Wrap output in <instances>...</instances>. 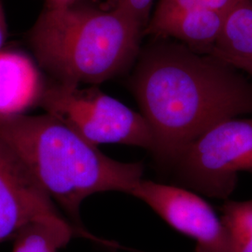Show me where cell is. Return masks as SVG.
Instances as JSON below:
<instances>
[{
    "label": "cell",
    "instance_id": "cell-8",
    "mask_svg": "<svg viewBox=\"0 0 252 252\" xmlns=\"http://www.w3.org/2000/svg\"><path fill=\"white\" fill-rule=\"evenodd\" d=\"M225 18L226 14L214 10L159 3L143 35L175 38L196 52L205 53L216 45Z\"/></svg>",
    "mask_w": 252,
    "mask_h": 252
},
{
    "label": "cell",
    "instance_id": "cell-3",
    "mask_svg": "<svg viewBox=\"0 0 252 252\" xmlns=\"http://www.w3.org/2000/svg\"><path fill=\"white\" fill-rule=\"evenodd\" d=\"M144 27L117 5L44 9L29 32L38 64L54 81L96 85L123 74L138 56Z\"/></svg>",
    "mask_w": 252,
    "mask_h": 252
},
{
    "label": "cell",
    "instance_id": "cell-7",
    "mask_svg": "<svg viewBox=\"0 0 252 252\" xmlns=\"http://www.w3.org/2000/svg\"><path fill=\"white\" fill-rule=\"evenodd\" d=\"M64 219L26 164L0 139V243L28 223Z\"/></svg>",
    "mask_w": 252,
    "mask_h": 252
},
{
    "label": "cell",
    "instance_id": "cell-6",
    "mask_svg": "<svg viewBox=\"0 0 252 252\" xmlns=\"http://www.w3.org/2000/svg\"><path fill=\"white\" fill-rule=\"evenodd\" d=\"M129 194L152 207L174 229L192 238L196 242L195 252H231V238L221 218L196 193L141 180Z\"/></svg>",
    "mask_w": 252,
    "mask_h": 252
},
{
    "label": "cell",
    "instance_id": "cell-4",
    "mask_svg": "<svg viewBox=\"0 0 252 252\" xmlns=\"http://www.w3.org/2000/svg\"><path fill=\"white\" fill-rule=\"evenodd\" d=\"M38 106L91 144H124L152 150L153 134L141 113L95 86L54 81L46 84Z\"/></svg>",
    "mask_w": 252,
    "mask_h": 252
},
{
    "label": "cell",
    "instance_id": "cell-5",
    "mask_svg": "<svg viewBox=\"0 0 252 252\" xmlns=\"http://www.w3.org/2000/svg\"><path fill=\"white\" fill-rule=\"evenodd\" d=\"M178 185L227 199L239 172L252 173V118L226 120L189 145L169 167Z\"/></svg>",
    "mask_w": 252,
    "mask_h": 252
},
{
    "label": "cell",
    "instance_id": "cell-13",
    "mask_svg": "<svg viewBox=\"0 0 252 252\" xmlns=\"http://www.w3.org/2000/svg\"><path fill=\"white\" fill-rule=\"evenodd\" d=\"M242 0H160L159 3L180 8L209 9L228 14Z\"/></svg>",
    "mask_w": 252,
    "mask_h": 252
},
{
    "label": "cell",
    "instance_id": "cell-17",
    "mask_svg": "<svg viewBox=\"0 0 252 252\" xmlns=\"http://www.w3.org/2000/svg\"><path fill=\"white\" fill-rule=\"evenodd\" d=\"M7 36V22L5 17V12L3 9V6L0 2V52L1 48L4 44V41Z\"/></svg>",
    "mask_w": 252,
    "mask_h": 252
},
{
    "label": "cell",
    "instance_id": "cell-11",
    "mask_svg": "<svg viewBox=\"0 0 252 252\" xmlns=\"http://www.w3.org/2000/svg\"><path fill=\"white\" fill-rule=\"evenodd\" d=\"M81 234L65 219L38 220L24 226L13 240L12 252H58Z\"/></svg>",
    "mask_w": 252,
    "mask_h": 252
},
{
    "label": "cell",
    "instance_id": "cell-15",
    "mask_svg": "<svg viewBox=\"0 0 252 252\" xmlns=\"http://www.w3.org/2000/svg\"><path fill=\"white\" fill-rule=\"evenodd\" d=\"M216 57L234 65V67H236L237 69L252 77V58L245 59V58H233V57H221V56H216Z\"/></svg>",
    "mask_w": 252,
    "mask_h": 252
},
{
    "label": "cell",
    "instance_id": "cell-9",
    "mask_svg": "<svg viewBox=\"0 0 252 252\" xmlns=\"http://www.w3.org/2000/svg\"><path fill=\"white\" fill-rule=\"evenodd\" d=\"M45 83L26 54L0 52V115L24 114L38 106Z\"/></svg>",
    "mask_w": 252,
    "mask_h": 252
},
{
    "label": "cell",
    "instance_id": "cell-1",
    "mask_svg": "<svg viewBox=\"0 0 252 252\" xmlns=\"http://www.w3.org/2000/svg\"><path fill=\"white\" fill-rule=\"evenodd\" d=\"M137 59L129 88L151 128L150 152L160 166L169 169L211 127L252 114V81L212 54L162 41Z\"/></svg>",
    "mask_w": 252,
    "mask_h": 252
},
{
    "label": "cell",
    "instance_id": "cell-12",
    "mask_svg": "<svg viewBox=\"0 0 252 252\" xmlns=\"http://www.w3.org/2000/svg\"><path fill=\"white\" fill-rule=\"evenodd\" d=\"M220 209L231 238V252H252V199L226 201Z\"/></svg>",
    "mask_w": 252,
    "mask_h": 252
},
{
    "label": "cell",
    "instance_id": "cell-10",
    "mask_svg": "<svg viewBox=\"0 0 252 252\" xmlns=\"http://www.w3.org/2000/svg\"><path fill=\"white\" fill-rule=\"evenodd\" d=\"M203 54L252 58V0H242L226 15L216 45Z\"/></svg>",
    "mask_w": 252,
    "mask_h": 252
},
{
    "label": "cell",
    "instance_id": "cell-2",
    "mask_svg": "<svg viewBox=\"0 0 252 252\" xmlns=\"http://www.w3.org/2000/svg\"><path fill=\"white\" fill-rule=\"evenodd\" d=\"M0 139L16 153L83 237L97 240L81 225L80 207L84 199L110 190L129 194L142 180L141 162L109 158L48 113L0 115Z\"/></svg>",
    "mask_w": 252,
    "mask_h": 252
},
{
    "label": "cell",
    "instance_id": "cell-16",
    "mask_svg": "<svg viewBox=\"0 0 252 252\" xmlns=\"http://www.w3.org/2000/svg\"><path fill=\"white\" fill-rule=\"evenodd\" d=\"M80 0H45L46 9H64L79 3Z\"/></svg>",
    "mask_w": 252,
    "mask_h": 252
},
{
    "label": "cell",
    "instance_id": "cell-14",
    "mask_svg": "<svg viewBox=\"0 0 252 252\" xmlns=\"http://www.w3.org/2000/svg\"><path fill=\"white\" fill-rule=\"evenodd\" d=\"M152 3L153 0H117L115 5L146 28L150 20Z\"/></svg>",
    "mask_w": 252,
    "mask_h": 252
}]
</instances>
